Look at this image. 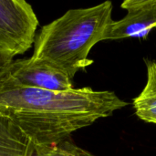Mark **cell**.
Returning a JSON list of instances; mask_svg holds the SVG:
<instances>
[{
  "label": "cell",
  "mask_w": 156,
  "mask_h": 156,
  "mask_svg": "<svg viewBox=\"0 0 156 156\" xmlns=\"http://www.w3.org/2000/svg\"><path fill=\"white\" fill-rule=\"evenodd\" d=\"M127 106L114 92L90 87L51 91L0 88V114L12 120L37 145L58 144Z\"/></svg>",
  "instance_id": "cell-1"
},
{
  "label": "cell",
  "mask_w": 156,
  "mask_h": 156,
  "mask_svg": "<svg viewBox=\"0 0 156 156\" xmlns=\"http://www.w3.org/2000/svg\"><path fill=\"white\" fill-rule=\"evenodd\" d=\"M112 3L70 9L41 27L36 35L32 57L45 60L65 72L71 80L93 63L91 48L104 40L112 23Z\"/></svg>",
  "instance_id": "cell-2"
},
{
  "label": "cell",
  "mask_w": 156,
  "mask_h": 156,
  "mask_svg": "<svg viewBox=\"0 0 156 156\" xmlns=\"http://www.w3.org/2000/svg\"><path fill=\"white\" fill-rule=\"evenodd\" d=\"M38 19L25 0H0V51L14 58L31 48Z\"/></svg>",
  "instance_id": "cell-3"
},
{
  "label": "cell",
  "mask_w": 156,
  "mask_h": 156,
  "mask_svg": "<svg viewBox=\"0 0 156 156\" xmlns=\"http://www.w3.org/2000/svg\"><path fill=\"white\" fill-rule=\"evenodd\" d=\"M0 88H30L64 91L73 88L72 80L50 63L30 57L14 59L0 80Z\"/></svg>",
  "instance_id": "cell-4"
},
{
  "label": "cell",
  "mask_w": 156,
  "mask_h": 156,
  "mask_svg": "<svg viewBox=\"0 0 156 156\" xmlns=\"http://www.w3.org/2000/svg\"><path fill=\"white\" fill-rule=\"evenodd\" d=\"M121 7L127 13L123 18L112 21L104 40L145 38L156 27V0H124Z\"/></svg>",
  "instance_id": "cell-5"
},
{
  "label": "cell",
  "mask_w": 156,
  "mask_h": 156,
  "mask_svg": "<svg viewBox=\"0 0 156 156\" xmlns=\"http://www.w3.org/2000/svg\"><path fill=\"white\" fill-rule=\"evenodd\" d=\"M0 156H37L35 143L3 114H0Z\"/></svg>",
  "instance_id": "cell-6"
},
{
  "label": "cell",
  "mask_w": 156,
  "mask_h": 156,
  "mask_svg": "<svg viewBox=\"0 0 156 156\" xmlns=\"http://www.w3.org/2000/svg\"><path fill=\"white\" fill-rule=\"evenodd\" d=\"M147 69V81L142 92L133 99L136 116L146 122L156 124V61L144 59Z\"/></svg>",
  "instance_id": "cell-7"
},
{
  "label": "cell",
  "mask_w": 156,
  "mask_h": 156,
  "mask_svg": "<svg viewBox=\"0 0 156 156\" xmlns=\"http://www.w3.org/2000/svg\"><path fill=\"white\" fill-rule=\"evenodd\" d=\"M37 156H95L77 146L71 138L65 139L51 145H37Z\"/></svg>",
  "instance_id": "cell-8"
},
{
  "label": "cell",
  "mask_w": 156,
  "mask_h": 156,
  "mask_svg": "<svg viewBox=\"0 0 156 156\" xmlns=\"http://www.w3.org/2000/svg\"><path fill=\"white\" fill-rule=\"evenodd\" d=\"M14 58L0 51V80L4 77V75L5 74L8 67L10 66Z\"/></svg>",
  "instance_id": "cell-9"
}]
</instances>
